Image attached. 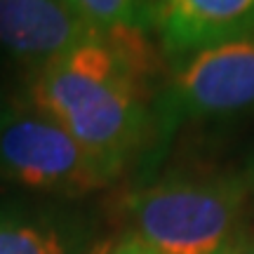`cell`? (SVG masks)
<instances>
[{
  "mask_svg": "<svg viewBox=\"0 0 254 254\" xmlns=\"http://www.w3.org/2000/svg\"><path fill=\"white\" fill-rule=\"evenodd\" d=\"M111 254H160V252H155L153 247H148L146 243H141L139 238H127L120 245L113 247Z\"/></svg>",
  "mask_w": 254,
  "mask_h": 254,
  "instance_id": "9c48e42d",
  "label": "cell"
},
{
  "mask_svg": "<svg viewBox=\"0 0 254 254\" xmlns=\"http://www.w3.org/2000/svg\"><path fill=\"white\" fill-rule=\"evenodd\" d=\"M221 254H254V238H240L236 245H231Z\"/></svg>",
  "mask_w": 254,
  "mask_h": 254,
  "instance_id": "30bf717a",
  "label": "cell"
},
{
  "mask_svg": "<svg viewBox=\"0 0 254 254\" xmlns=\"http://www.w3.org/2000/svg\"><path fill=\"white\" fill-rule=\"evenodd\" d=\"M94 33L71 0H0V50L38 68Z\"/></svg>",
  "mask_w": 254,
  "mask_h": 254,
  "instance_id": "5b68a950",
  "label": "cell"
},
{
  "mask_svg": "<svg viewBox=\"0 0 254 254\" xmlns=\"http://www.w3.org/2000/svg\"><path fill=\"white\" fill-rule=\"evenodd\" d=\"M118 172L33 106H17L0 123V179L5 182L75 195L106 186Z\"/></svg>",
  "mask_w": 254,
  "mask_h": 254,
  "instance_id": "3957f363",
  "label": "cell"
},
{
  "mask_svg": "<svg viewBox=\"0 0 254 254\" xmlns=\"http://www.w3.org/2000/svg\"><path fill=\"white\" fill-rule=\"evenodd\" d=\"M252 179H254V174H252Z\"/></svg>",
  "mask_w": 254,
  "mask_h": 254,
  "instance_id": "7c38bea8",
  "label": "cell"
},
{
  "mask_svg": "<svg viewBox=\"0 0 254 254\" xmlns=\"http://www.w3.org/2000/svg\"><path fill=\"white\" fill-rule=\"evenodd\" d=\"M153 26L170 55L254 36V0H153Z\"/></svg>",
  "mask_w": 254,
  "mask_h": 254,
  "instance_id": "8992f818",
  "label": "cell"
},
{
  "mask_svg": "<svg viewBox=\"0 0 254 254\" xmlns=\"http://www.w3.org/2000/svg\"><path fill=\"white\" fill-rule=\"evenodd\" d=\"M71 5L99 33L153 26V0H71Z\"/></svg>",
  "mask_w": 254,
  "mask_h": 254,
  "instance_id": "52a82bcc",
  "label": "cell"
},
{
  "mask_svg": "<svg viewBox=\"0 0 254 254\" xmlns=\"http://www.w3.org/2000/svg\"><path fill=\"white\" fill-rule=\"evenodd\" d=\"M0 254H66L57 231L0 217Z\"/></svg>",
  "mask_w": 254,
  "mask_h": 254,
  "instance_id": "ba28073f",
  "label": "cell"
},
{
  "mask_svg": "<svg viewBox=\"0 0 254 254\" xmlns=\"http://www.w3.org/2000/svg\"><path fill=\"white\" fill-rule=\"evenodd\" d=\"M247 189L240 179H174L129 198L134 238L160 254H221L236 245Z\"/></svg>",
  "mask_w": 254,
  "mask_h": 254,
  "instance_id": "7a4b0ae2",
  "label": "cell"
},
{
  "mask_svg": "<svg viewBox=\"0 0 254 254\" xmlns=\"http://www.w3.org/2000/svg\"><path fill=\"white\" fill-rule=\"evenodd\" d=\"M155 71L158 52L146 31H104L43 64L28 99L90 153L123 170L151 127L146 97Z\"/></svg>",
  "mask_w": 254,
  "mask_h": 254,
  "instance_id": "6da1fadb",
  "label": "cell"
},
{
  "mask_svg": "<svg viewBox=\"0 0 254 254\" xmlns=\"http://www.w3.org/2000/svg\"><path fill=\"white\" fill-rule=\"evenodd\" d=\"M165 120L254 109V36L202 47L177 68L163 99Z\"/></svg>",
  "mask_w": 254,
  "mask_h": 254,
  "instance_id": "277c9868",
  "label": "cell"
},
{
  "mask_svg": "<svg viewBox=\"0 0 254 254\" xmlns=\"http://www.w3.org/2000/svg\"><path fill=\"white\" fill-rule=\"evenodd\" d=\"M14 109H17V104L9 99V94L5 92V87L0 85V123L7 118V116H9V113H12Z\"/></svg>",
  "mask_w": 254,
  "mask_h": 254,
  "instance_id": "8fae6325",
  "label": "cell"
}]
</instances>
